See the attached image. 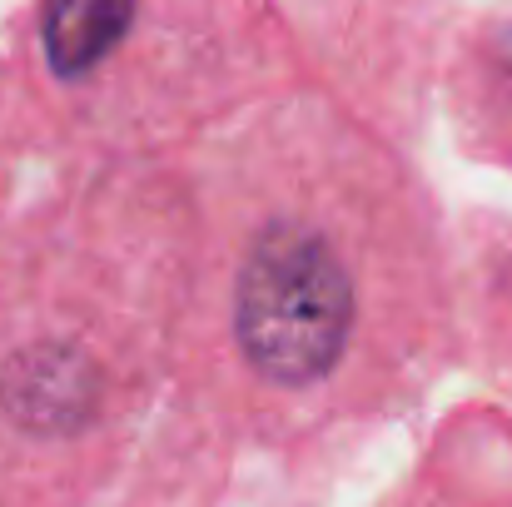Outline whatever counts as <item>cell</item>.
Here are the masks:
<instances>
[{
	"label": "cell",
	"mask_w": 512,
	"mask_h": 507,
	"mask_svg": "<svg viewBox=\"0 0 512 507\" xmlns=\"http://www.w3.org/2000/svg\"><path fill=\"white\" fill-rule=\"evenodd\" d=\"M0 403L30 433H75L100 403V373L80 348L40 343L5 368Z\"/></svg>",
	"instance_id": "obj_2"
},
{
	"label": "cell",
	"mask_w": 512,
	"mask_h": 507,
	"mask_svg": "<svg viewBox=\"0 0 512 507\" xmlns=\"http://www.w3.org/2000/svg\"><path fill=\"white\" fill-rule=\"evenodd\" d=\"M140 0H45L40 10V45L55 80H90L110 65L135 25Z\"/></svg>",
	"instance_id": "obj_3"
},
{
	"label": "cell",
	"mask_w": 512,
	"mask_h": 507,
	"mask_svg": "<svg viewBox=\"0 0 512 507\" xmlns=\"http://www.w3.org/2000/svg\"><path fill=\"white\" fill-rule=\"evenodd\" d=\"M358 319L353 269L319 224L279 219L259 229L234 279V338L249 368L279 388L329 378Z\"/></svg>",
	"instance_id": "obj_1"
}]
</instances>
